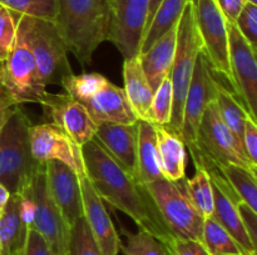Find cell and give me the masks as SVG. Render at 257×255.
I'll return each mask as SVG.
<instances>
[{"instance_id": "cell-32", "label": "cell", "mask_w": 257, "mask_h": 255, "mask_svg": "<svg viewBox=\"0 0 257 255\" xmlns=\"http://www.w3.org/2000/svg\"><path fill=\"white\" fill-rule=\"evenodd\" d=\"M122 232L127 236V244L120 245L123 255H171L167 248L148 232H130L124 229Z\"/></svg>"}, {"instance_id": "cell-29", "label": "cell", "mask_w": 257, "mask_h": 255, "mask_svg": "<svg viewBox=\"0 0 257 255\" xmlns=\"http://www.w3.org/2000/svg\"><path fill=\"white\" fill-rule=\"evenodd\" d=\"M218 172L227 182L238 202H245L251 209L257 212L256 172L238 165H227Z\"/></svg>"}, {"instance_id": "cell-16", "label": "cell", "mask_w": 257, "mask_h": 255, "mask_svg": "<svg viewBox=\"0 0 257 255\" xmlns=\"http://www.w3.org/2000/svg\"><path fill=\"white\" fill-rule=\"evenodd\" d=\"M42 106L52 122L64 130L80 146L94 139L98 125L93 122L87 109L67 92H48Z\"/></svg>"}, {"instance_id": "cell-23", "label": "cell", "mask_w": 257, "mask_h": 255, "mask_svg": "<svg viewBox=\"0 0 257 255\" xmlns=\"http://www.w3.org/2000/svg\"><path fill=\"white\" fill-rule=\"evenodd\" d=\"M123 90L135 116L137 120L150 122V106L153 90L141 66L138 55L125 59L123 62Z\"/></svg>"}, {"instance_id": "cell-25", "label": "cell", "mask_w": 257, "mask_h": 255, "mask_svg": "<svg viewBox=\"0 0 257 255\" xmlns=\"http://www.w3.org/2000/svg\"><path fill=\"white\" fill-rule=\"evenodd\" d=\"M137 179L142 184L162 179L158 160L157 139L152 122L137 120Z\"/></svg>"}, {"instance_id": "cell-22", "label": "cell", "mask_w": 257, "mask_h": 255, "mask_svg": "<svg viewBox=\"0 0 257 255\" xmlns=\"http://www.w3.org/2000/svg\"><path fill=\"white\" fill-rule=\"evenodd\" d=\"M158 160L163 178L170 182H182L186 172V145L178 134L166 125H155Z\"/></svg>"}, {"instance_id": "cell-3", "label": "cell", "mask_w": 257, "mask_h": 255, "mask_svg": "<svg viewBox=\"0 0 257 255\" xmlns=\"http://www.w3.org/2000/svg\"><path fill=\"white\" fill-rule=\"evenodd\" d=\"M15 108L0 132V184L10 195H22L34 175L44 166L30 150L32 122L22 109Z\"/></svg>"}, {"instance_id": "cell-34", "label": "cell", "mask_w": 257, "mask_h": 255, "mask_svg": "<svg viewBox=\"0 0 257 255\" xmlns=\"http://www.w3.org/2000/svg\"><path fill=\"white\" fill-rule=\"evenodd\" d=\"M173 95L170 76L166 78L153 92L150 106V122L155 125H168L172 115Z\"/></svg>"}, {"instance_id": "cell-4", "label": "cell", "mask_w": 257, "mask_h": 255, "mask_svg": "<svg viewBox=\"0 0 257 255\" xmlns=\"http://www.w3.org/2000/svg\"><path fill=\"white\" fill-rule=\"evenodd\" d=\"M60 88L87 109L97 125L103 122L130 125L137 122L123 88L114 85L99 72L73 74Z\"/></svg>"}, {"instance_id": "cell-38", "label": "cell", "mask_w": 257, "mask_h": 255, "mask_svg": "<svg viewBox=\"0 0 257 255\" xmlns=\"http://www.w3.org/2000/svg\"><path fill=\"white\" fill-rule=\"evenodd\" d=\"M18 255H53L45 240L35 230L28 229L24 246Z\"/></svg>"}, {"instance_id": "cell-35", "label": "cell", "mask_w": 257, "mask_h": 255, "mask_svg": "<svg viewBox=\"0 0 257 255\" xmlns=\"http://www.w3.org/2000/svg\"><path fill=\"white\" fill-rule=\"evenodd\" d=\"M17 22L14 12L5 8H0V62L9 56L15 42Z\"/></svg>"}, {"instance_id": "cell-24", "label": "cell", "mask_w": 257, "mask_h": 255, "mask_svg": "<svg viewBox=\"0 0 257 255\" xmlns=\"http://www.w3.org/2000/svg\"><path fill=\"white\" fill-rule=\"evenodd\" d=\"M22 195H10L0 214V255H18L24 246L28 225L23 216Z\"/></svg>"}, {"instance_id": "cell-9", "label": "cell", "mask_w": 257, "mask_h": 255, "mask_svg": "<svg viewBox=\"0 0 257 255\" xmlns=\"http://www.w3.org/2000/svg\"><path fill=\"white\" fill-rule=\"evenodd\" d=\"M145 186L175 239L198 240L202 242L205 220L188 202L180 182H170L162 178L147 182Z\"/></svg>"}, {"instance_id": "cell-44", "label": "cell", "mask_w": 257, "mask_h": 255, "mask_svg": "<svg viewBox=\"0 0 257 255\" xmlns=\"http://www.w3.org/2000/svg\"><path fill=\"white\" fill-rule=\"evenodd\" d=\"M9 198H10L9 192H8V190L0 184V214H2L3 209H4L5 204H7V202L9 200Z\"/></svg>"}, {"instance_id": "cell-46", "label": "cell", "mask_w": 257, "mask_h": 255, "mask_svg": "<svg viewBox=\"0 0 257 255\" xmlns=\"http://www.w3.org/2000/svg\"><path fill=\"white\" fill-rule=\"evenodd\" d=\"M2 64L3 62H0V74H2Z\"/></svg>"}, {"instance_id": "cell-21", "label": "cell", "mask_w": 257, "mask_h": 255, "mask_svg": "<svg viewBox=\"0 0 257 255\" xmlns=\"http://www.w3.org/2000/svg\"><path fill=\"white\" fill-rule=\"evenodd\" d=\"M177 32L178 24L163 34L147 52L138 55L141 66L153 92L166 78L170 76L177 44Z\"/></svg>"}, {"instance_id": "cell-31", "label": "cell", "mask_w": 257, "mask_h": 255, "mask_svg": "<svg viewBox=\"0 0 257 255\" xmlns=\"http://www.w3.org/2000/svg\"><path fill=\"white\" fill-rule=\"evenodd\" d=\"M0 6L19 15L54 22L58 0H0Z\"/></svg>"}, {"instance_id": "cell-14", "label": "cell", "mask_w": 257, "mask_h": 255, "mask_svg": "<svg viewBox=\"0 0 257 255\" xmlns=\"http://www.w3.org/2000/svg\"><path fill=\"white\" fill-rule=\"evenodd\" d=\"M29 136L30 150L35 160L40 162L57 160L70 168L79 178L87 176L82 146L54 122L32 124Z\"/></svg>"}, {"instance_id": "cell-15", "label": "cell", "mask_w": 257, "mask_h": 255, "mask_svg": "<svg viewBox=\"0 0 257 255\" xmlns=\"http://www.w3.org/2000/svg\"><path fill=\"white\" fill-rule=\"evenodd\" d=\"M110 12L109 42L124 60L137 56L147 22L148 0H110Z\"/></svg>"}, {"instance_id": "cell-27", "label": "cell", "mask_w": 257, "mask_h": 255, "mask_svg": "<svg viewBox=\"0 0 257 255\" xmlns=\"http://www.w3.org/2000/svg\"><path fill=\"white\" fill-rule=\"evenodd\" d=\"M215 102L216 105H217L218 112H220V116L222 119V122H225L228 130L232 132V135L236 138L238 144L242 146L245 122L247 116H250V115L243 109L242 104L238 102L235 94L231 90H228L227 88L223 86L221 82L217 85Z\"/></svg>"}, {"instance_id": "cell-36", "label": "cell", "mask_w": 257, "mask_h": 255, "mask_svg": "<svg viewBox=\"0 0 257 255\" xmlns=\"http://www.w3.org/2000/svg\"><path fill=\"white\" fill-rule=\"evenodd\" d=\"M240 34L248 44L257 49V5L246 2L235 22Z\"/></svg>"}, {"instance_id": "cell-30", "label": "cell", "mask_w": 257, "mask_h": 255, "mask_svg": "<svg viewBox=\"0 0 257 255\" xmlns=\"http://www.w3.org/2000/svg\"><path fill=\"white\" fill-rule=\"evenodd\" d=\"M202 244L210 255H242L237 242L213 216L203 222Z\"/></svg>"}, {"instance_id": "cell-45", "label": "cell", "mask_w": 257, "mask_h": 255, "mask_svg": "<svg viewBox=\"0 0 257 255\" xmlns=\"http://www.w3.org/2000/svg\"><path fill=\"white\" fill-rule=\"evenodd\" d=\"M247 2H251V4H255L257 5V0H246Z\"/></svg>"}, {"instance_id": "cell-26", "label": "cell", "mask_w": 257, "mask_h": 255, "mask_svg": "<svg viewBox=\"0 0 257 255\" xmlns=\"http://www.w3.org/2000/svg\"><path fill=\"white\" fill-rule=\"evenodd\" d=\"M188 0H162L141 40L138 55L147 52L163 34L178 24Z\"/></svg>"}, {"instance_id": "cell-7", "label": "cell", "mask_w": 257, "mask_h": 255, "mask_svg": "<svg viewBox=\"0 0 257 255\" xmlns=\"http://www.w3.org/2000/svg\"><path fill=\"white\" fill-rule=\"evenodd\" d=\"M201 52H202V40L196 24L192 0H188L178 22L177 44H176L175 58L170 72L173 95L172 115H171L170 124L166 125L168 129L175 132L180 136L183 104L192 79L196 60Z\"/></svg>"}, {"instance_id": "cell-20", "label": "cell", "mask_w": 257, "mask_h": 255, "mask_svg": "<svg viewBox=\"0 0 257 255\" xmlns=\"http://www.w3.org/2000/svg\"><path fill=\"white\" fill-rule=\"evenodd\" d=\"M137 122L135 124L103 122L97 126L94 139L128 174L137 178Z\"/></svg>"}, {"instance_id": "cell-39", "label": "cell", "mask_w": 257, "mask_h": 255, "mask_svg": "<svg viewBox=\"0 0 257 255\" xmlns=\"http://www.w3.org/2000/svg\"><path fill=\"white\" fill-rule=\"evenodd\" d=\"M171 255H210L205 245L198 240L176 239Z\"/></svg>"}, {"instance_id": "cell-42", "label": "cell", "mask_w": 257, "mask_h": 255, "mask_svg": "<svg viewBox=\"0 0 257 255\" xmlns=\"http://www.w3.org/2000/svg\"><path fill=\"white\" fill-rule=\"evenodd\" d=\"M17 106L18 104H15L12 98L0 88V132Z\"/></svg>"}, {"instance_id": "cell-18", "label": "cell", "mask_w": 257, "mask_h": 255, "mask_svg": "<svg viewBox=\"0 0 257 255\" xmlns=\"http://www.w3.org/2000/svg\"><path fill=\"white\" fill-rule=\"evenodd\" d=\"M45 178L50 196L63 218L72 226L83 216L80 179L70 168L57 160L45 162Z\"/></svg>"}, {"instance_id": "cell-19", "label": "cell", "mask_w": 257, "mask_h": 255, "mask_svg": "<svg viewBox=\"0 0 257 255\" xmlns=\"http://www.w3.org/2000/svg\"><path fill=\"white\" fill-rule=\"evenodd\" d=\"M83 200V215L90 232L103 255H118L122 242L107 212L104 202L98 195L88 176L79 178Z\"/></svg>"}, {"instance_id": "cell-5", "label": "cell", "mask_w": 257, "mask_h": 255, "mask_svg": "<svg viewBox=\"0 0 257 255\" xmlns=\"http://www.w3.org/2000/svg\"><path fill=\"white\" fill-rule=\"evenodd\" d=\"M196 169L220 172L227 165H238L256 172L242 146L222 122L216 102H211L198 125L195 145L190 150Z\"/></svg>"}, {"instance_id": "cell-12", "label": "cell", "mask_w": 257, "mask_h": 255, "mask_svg": "<svg viewBox=\"0 0 257 255\" xmlns=\"http://www.w3.org/2000/svg\"><path fill=\"white\" fill-rule=\"evenodd\" d=\"M228 32L232 92L247 114L257 122L256 50L240 34L235 24L226 22Z\"/></svg>"}, {"instance_id": "cell-33", "label": "cell", "mask_w": 257, "mask_h": 255, "mask_svg": "<svg viewBox=\"0 0 257 255\" xmlns=\"http://www.w3.org/2000/svg\"><path fill=\"white\" fill-rule=\"evenodd\" d=\"M67 255H103L90 232L84 215L70 226Z\"/></svg>"}, {"instance_id": "cell-10", "label": "cell", "mask_w": 257, "mask_h": 255, "mask_svg": "<svg viewBox=\"0 0 257 255\" xmlns=\"http://www.w3.org/2000/svg\"><path fill=\"white\" fill-rule=\"evenodd\" d=\"M22 195H27L33 204L29 229L35 230L45 240L53 255H67L70 226L50 196L45 178V162Z\"/></svg>"}, {"instance_id": "cell-41", "label": "cell", "mask_w": 257, "mask_h": 255, "mask_svg": "<svg viewBox=\"0 0 257 255\" xmlns=\"http://www.w3.org/2000/svg\"><path fill=\"white\" fill-rule=\"evenodd\" d=\"M215 2L225 16L226 22L232 24H235L243 5L247 2L246 0H215Z\"/></svg>"}, {"instance_id": "cell-2", "label": "cell", "mask_w": 257, "mask_h": 255, "mask_svg": "<svg viewBox=\"0 0 257 255\" xmlns=\"http://www.w3.org/2000/svg\"><path fill=\"white\" fill-rule=\"evenodd\" d=\"M110 0H58L54 22L78 62L85 66L104 42H109Z\"/></svg>"}, {"instance_id": "cell-8", "label": "cell", "mask_w": 257, "mask_h": 255, "mask_svg": "<svg viewBox=\"0 0 257 255\" xmlns=\"http://www.w3.org/2000/svg\"><path fill=\"white\" fill-rule=\"evenodd\" d=\"M15 15V14H14ZM15 42L9 56L2 64L0 88L9 95L18 105L39 104L42 105L48 95L45 85L38 72L37 62L32 54L24 30L18 22Z\"/></svg>"}, {"instance_id": "cell-11", "label": "cell", "mask_w": 257, "mask_h": 255, "mask_svg": "<svg viewBox=\"0 0 257 255\" xmlns=\"http://www.w3.org/2000/svg\"><path fill=\"white\" fill-rule=\"evenodd\" d=\"M196 24L202 40V52L211 69L232 84L228 32L225 16L215 0H192Z\"/></svg>"}, {"instance_id": "cell-37", "label": "cell", "mask_w": 257, "mask_h": 255, "mask_svg": "<svg viewBox=\"0 0 257 255\" xmlns=\"http://www.w3.org/2000/svg\"><path fill=\"white\" fill-rule=\"evenodd\" d=\"M242 149L246 158L257 166V124L256 120L247 116L242 136Z\"/></svg>"}, {"instance_id": "cell-13", "label": "cell", "mask_w": 257, "mask_h": 255, "mask_svg": "<svg viewBox=\"0 0 257 255\" xmlns=\"http://www.w3.org/2000/svg\"><path fill=\"white\" fill-rule=\"evenodd\" d=\"M215 75L205 54L201 52L196 60L192 79L183 104L181 139L183 140L188 152L195 145L196 132L203 112L207 109L208 104L216 98V90L220 80L216 79Z\"/></svg>"}, {"instance_id": "cell-47", "label": "cell", "mask_w": 257, "mask_h": 255, "mask_svg": "<svg viewBox=\"0 0 257 255\" xmlns=\"http://www.w3.org/2000/svg\"><path fill=\"white\" fill-rule=\"evenodd\" d=\"M0 8H2V6H0Z\"/></svg>"}, {"instance_id": "cell-17", "label": "cell", "mask_w": 257, "mask_h": 255, "mask_svg": "<svg viewBox=\"0 0 257 255\" xmlns=\"http://www.w3.org/2000/svg\"><path fill=\"white\" fill-rule=\"evenodd\" d=\"M208 175L213 192L212 216L237 242L242 255H257V246L251 242L242 222L237 205L238 199L220 172H210Z\"/></svg>"}, {"instance_id": "cell-6", "label": "cell", "mask_w": 257, "mask_h": 255, "mask_svg": "<svg viewBox=\"0 0 257 255\" xmlns=\"http://www.w3.org/2000/svg\"><path fill=\"white\" fill-rule=\"evenodd\" d=\"M15 18L24 30L43 84L62 86L73 72L67 45L55 22L19 14H15Z\"/></svg>"}, {"instance_id": "cell-40", "label": "cell", "mask_w": 257, "mask_h": 255, "mask_svg": "<svg viewBox=\"0 0 257 255\" xmlns=\"http://www.w3.org/2000/svg\"><path fill=\"white\" fill-rule=\"evenodd\" d=\"M238 210H240L241 218H242V222L245 225V229L247 232L248 236H250L251 242L257 246V212L251 209L248 205L245 202H238Z\"/></svg>"}, {"instance_id": "cell-43", "label": "cell", "mask_w": 257, "mask_h": 255, "mask_svg": "<svg viewBox=\"0 0 257 255\" xmlns=\"http://www.w3.org/2000/svg\"><path fill=\"white\" fill-rule=\"evenodd\" d=\"M161 2H162V0H148V14H147V22H146V29H147L148 25H150L152 18L155 16L156 10H157V8L160 6ZM143 34H145V32H143Z\"/></svg>"}, {"instance_id": "cell-28", "label": "cell", "mask_w": 257, "mask_h": 255, "mask_svg": "<svg viewBox=\"0 0 257 255\" xmlns=\"http://www.w3.org/2000/svg\"><path fill=\"white\" fill-rule=\"evenodd\" d=\"M183 192L193 209L203 220L213 214V192L212 182L205 169H196L192 179H183Z\"/></svg>"}, {"instance_id": "cell-1", "label": "cell", "mask_w": 257, "mask_h": 255, "mask_svg": "<svg viewBox=\"0 0 257 255\" xmlns=\"http://www.w3.org/2000/svg\"><path fill=\"white\" fill-rule=\"evenodd\" d=\"M82 150L88 179L103 202L124 212L138 230L160 240L172 254L176 239L166 226L145 184L119 166L95 139L83 145Z\"/></svg>"}]
</instances>
